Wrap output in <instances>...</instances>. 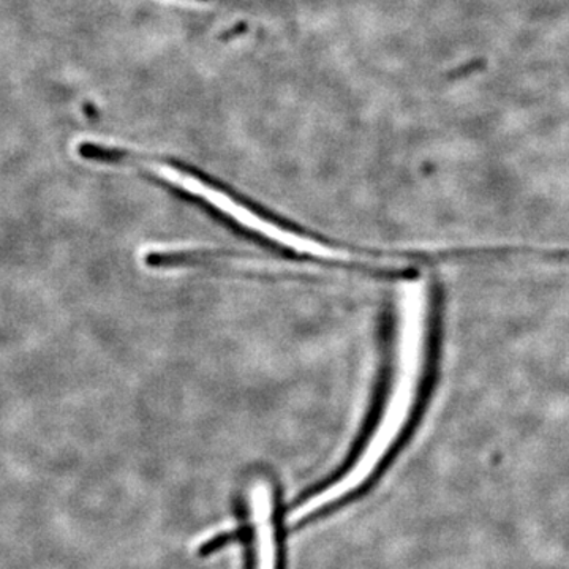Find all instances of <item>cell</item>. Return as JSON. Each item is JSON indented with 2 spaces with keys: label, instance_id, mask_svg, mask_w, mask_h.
<instances>
[{
  "label": "cell",
  "instance_id": "7a4b0ae2",
  "mask_svg": "<svg viewBox=\"0 0 569 569\" xmlns=\"http://www.w3.org/2000/svg\"><path fill=\"white\" fill-rule=\"evenodd\" d=\"M107 162L108 164H142V167L151 168L163 181L179 187L182 192L192 194L198 200L206 201V204L217 209L239 227L268 239V242H272V244L284 247L298 257L309 258L316 263L337 264L340 268H347L343 264L355 269L361 268L353 254L321 244L316 239L295 233L293 230H287L282 224L264 219L260 213L239 203L230 193L223 192L219 187L206 181L203 176L193 173L181 164L167 162V160L148 156V153L134 152L132 149L119 148V146H110L107 149Z\"/></svg>",
  "mask_w": 569,
  "mask_h": 569
},
{
  "label": "cell",
  "instance_id": "3957f363",
  "mask_svg": "<svg viewBox=\"0 0 569 569\" xmlns=\"http://www.w3.org/2000/svg\"><path fill=\"white\" fill-rule=\"evenodd\" d=\"M250 516L254 526L257 569H277L274 523H272V489L260 481L250 489Z\"/></svg>",
  "mask_w": 569,
  "mask_h": 569
},
{
  "label": "cell",
  "instance_id": "277c9868",
  "mask_svg": "<svg viewBox=\"0 0 569 569\" xmlns=\"http://www.w3.org/2000/svg\"><path fill=\"white\" fill-rule=\"evenodd\" d=\"M236 529V523H224V526L220 527V529L211 530L209 533H206L204 537L198 539L197 545L203 546V542L212 541V539L222 537V535L233 533Z\"/></svg>",
  "mask_w": 569,
  "mask_h": 569
},
{
  "label": "cell",
  "instance_id": "6da1fadb",
  "mask_svg": "<svg viewBox=\"0 0 569 569\" xmlns=\"http://www.w3.org/2000/svg\"><path fill=\"white\" fill-rule=\"evenodd\" d=\"M445 293L440 284H430L426 290L425 318H422L421 367L410 407L403 413H392L389 406L383 421L370 433L366 448L362 449L355 466L339 481L310 497L302 503L306 516L320 511L328 505L335 503L348 493L358 490L376 473L380 463L387 459L396 445L413 429L419 419L425 417L427 407L436 396L438 376H440L441 339H443Z\"/></svg>",
  "mask_w": 569,
  "mask_h": 569
}]
</instances>
